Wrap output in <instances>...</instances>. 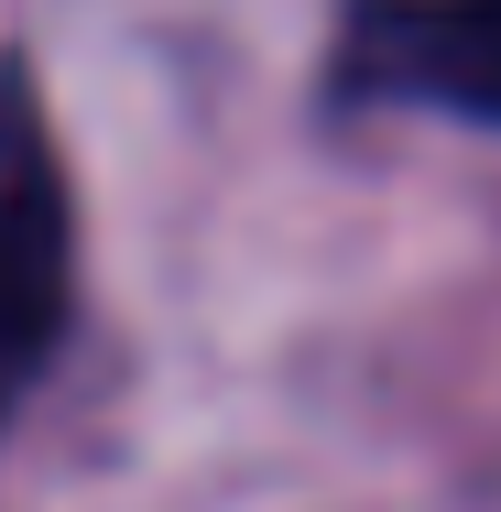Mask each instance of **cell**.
Wrapping results in <instances>:
<instances>
[{
    "instance_id": "obj_1",
    "label": "cell",
    "mask_w": 501,
    "mask_h": 512,
    "mask_svg": "<svg viewBox=\"0 0 501 512\" xmlns=\"http://www.w3.org/2000/svg\"><path fill=\"white\" fill-rule=\"evenodd\" d=\"M77 306V207H66V164L55 131L22 77H0V414L22 404L66 338Z\"/></svg>"
},
{
    "instance_id": "obj_2",
    "label": "cell",
    "mask_w": 501,
    "mask_h": 512,
    "mask_svg": "<svg viewBox=\"0 0 501 512\" xmlns=\"http://www.w3.org/2000/svg\"><path fill=\"white\" fill-rule=\"evenodd\" d=\"M349 66H360V88L501 131V0H371L349 33Z\"/></svg>"
}]
</instances>
